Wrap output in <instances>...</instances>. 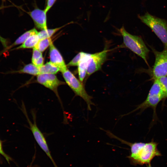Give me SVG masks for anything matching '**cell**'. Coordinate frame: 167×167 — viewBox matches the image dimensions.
Instances as JSON below:
<instances>
[{
    "label": "cell",
    "mask_w": 167,
    "mask_h": 167,
    "mask_svg": "<svg viewBox=\"0 0 167 167\" xmlns=\"http://www.w3.org/2000/svg\"><path fill=\"white\" fill-rule=\"evenodd\" d=\"M117 139L130 146L131 154L129 157L135 164L148 165L154 157L162 155L157 148L158 144L153 141L148 143H131L118 137Z\"/></svg>",
    "instance_id": "1"
},
{
    "label": "cell",
    "mask_w": 167,
    "mask_h": 167,
    "mask_svg": "<svg viewBox=\"0 0 167 167\" xmlns=\"http://www.w3.org/2000/svg\"><path fill=\"white\" fill-rule=\"evenodd\" d=\"M119 30L125 46L141 57L148 64L147 58L149 50L142 38L129 33L123 26Z\"/></svg>",
    "instance_id": "2"
},
{
    "label": "cell",
    "mask_w": 167,
    "mask_h": 167,
    "mask_svg": "<svg viewBox=\"0 0 167 167\" xmlns=\"http://www.w3.org/2000/svg\"><path fill=\"white\" fill-rule=\"evenodd\" d=\"M138 17L143 23L152 30L163 43L164 49H167V21L148 12Z\"/></svg>",
    "instance_id": "3"
},
{
    "label": "cell",
    "mask_w": 167,
    "mask_h": 167,
    "mask_svg": "<svg viewBox=\"0 0 167 167\" xmlns=\"http://www.w3.org/2000/svg\"><path fill=\"white\" fill-rule=\"evenodd\" d=\"M61 72L66 83L76 96H80L85 101L88 109L91 110V105H95L92 101V97L87 93L82 83L68 68Z\"/></svg>",
    "instance_id": "4"
},
{
    "label": "cell",
    "mask_w": 167,
    "mask_h": 167,
    "mask_svg": "<svg viewBox=\"0 0 167 167\" xmlns=\"http://www.w3.org/2000/svg\"><path fill=\"white\" fill-rule=\"evenodd\" d=\"M165 98V93L159 81L157 79H154L153 84L146 99L133 111L129 113L139 109L142 111L148 107H151L155 109L160 102Z\"/></svg>",
    "instance_id": "5"
},
{
    "label": "cell",
    "mask_w": 167,
    "mask_h": 167,
    "mask_svg": "<svg viewBox=\"0 0 167 167\" xmlns=\"http://www.w3.org/2000/svg\"><path fill=\"white\" fill-rule=\"evenodd\" d=\"M24 111L27 122L29 126L30 129L31 131L34 138L39 147L45 153L47 156L50 159L53 164H55L51 155L46 139L43 134L38 127L36 123V114L32 111V114L33 122H32L28 117L25 108Z\"/></svg>",
    "instance_id": "6"
},
{
    "label": "cell",
    "mask_w": 167,
    "mask_h": 167,
    "mask_svg": "<svg viewBox=\"0 0 167 167\" xmlns=\"http://www.w3.org/2000/svg\"><path fill=\"white\" fill-rule=\"evenodd\" d=\"M155 57V63L152 68V75L154 79L167 76V49L161 52L152 49Z\"/></svg>",
    "instance_id": "7"
},
{
    "label": "cell",
    "mask_w": 167,
    "mask_h": 167,
    "mask_svg": "<svg viewBox=\"0 0 167 167\" xmlns=\"http://www.w3.org/2000/svg\"><path fill=\"white\" fill-rule=\"evenodd\" d=\"M36 80L38 83L53 91L61 103L58 89L59 86L65 84V82L59 80L54 74H40L37 76Z\"/></svg>",
    "instance_id": "8"
},
{
    "label": "cell",
    "mask_w": 167,
    "mask_h": 167,
    "mask_svg": "<svg viewBox=\"0 0 167 167\" xmlns=\"http://www.w3.org/2000/svg\"><path fill=\"white\" fill-rule=\"evenodd\" d=\"M108 50L105 48L101 51L91 54L88 64L87 75L88 76L100 70L106 60Z\"/></svg>",
    "instance_id": "9"
},
{
    "label": "cell",
    "mask_w": 167,
    "mask_h": 167,
    "mask_svg": "<svg viewBox=\"0 0 167 167\" xmlns=\"http://www.w3.org/2000/svg\"><path fill=\"white\" fill-rule=\"evenodd\" d=\"M49 56L50 62L58 67L61 72L67 68L64 60L59 51L52 42L49 46Z\"/></svg>",
    "instance_id": "10"
},
{
    "label": "cell",
    "mask_w": 167,
    "mask_h": 167,
    "mask_svg": "<svg viewBox=\"0 0 167 167\" xmlns=\"http://www.w3.org/2000/svg\"><path fill=\"white\" fill-rule=\"evenodd\" d=\"M28 13L32 19L36 28L41 30L48 29L46 13L44 10L36 8L28 12Z\"/></svg>",
    "instance_id": "11"
},
{
    "label": "cell",
    "mask_w": 167,
    "mask_h": 167,
    "mask_svg": "<svg viewBox=\"0 0 167 167\" xmlns=\"http://www.w3.org/2000/svg\"><path fill=\"white\" fill-rule=\"evenodd\" d=\"M91 54L82 52L81 58L78 66L79 80L83 82L86 74Z\"/></svg>",
    "instance_id": "12"
},
{
    "label": "cell",
    "mask_w": 167,
    "mask_h": 167,
    "mask_svg": "<svg viewBox=\"0 0 167 167\" xmlns=\"http://www.w3.org/2000/svg\"><path fill=\"white\" fill-rule=\"evenodd\" d=\"M37 34L29 36L21 45L15 49L33 48L35 47L40 40Z\"/></svg>",
    "instance_id": "13"
},
{
    "label": "cell",
    "mask_w": 167,
    "mask_h": 167,
    "mask_svg": "<svg viewBox=\"0 0 167 167\" xmlns=\"http://www.w3.org/2000/svg\"><path fill=\"white\" fill-rule=\"evenodd\" d=\"M38 32L35 28H33L26 31L19 36L14 42L6 49H8L16 45L23 44L29 36L38 33Z\"/></svg>",
    "instance_id": "14"
},
{
    "label": "cell",
    "mask_w": 167,
    "mask_h": 167,
    "mask_svg": "<svg viewBox=\"0 0 167 167\" xmlns=\"http://www.w3.org/2000/svg\"><path fill=\"white\" fill-rule=\"evenodd\" d=\"M16 72L36 76L40 74L39 68L32 63L25 65L23 68Z\"/></svg>",
    "instance_id": "15"
},
{
    "label": "cell",
    "mask_w": 167,
    "mask_h": 167,
    "mask_svg": "<svg viewBox=\"0 0 167 167\" xmlns=\"http://www.w3.org/2000/svg\"><path fill=\"white\" fill-rule=\"evenodd\" d=\"M40 74H56L59 71V69L54 65L50 62H47L39 68Z\"/></svg>",
    "instance_id": "16"
},
{
    "label": "cell",
    "mask_w": 167,
    "mask_h": 167,
    "mask_svg": "<svg viewBox=\"0 0 167 167\" xmlns=\"http://www.w3.org/2000/svg\"><path fill=\"white\" fill-rule=\"evenodd\" d=\"M69 23L65 24L62 26L53 29H47L41 30L38 32V35L40 40L51 38L57 32L66 26Z\"/></svg>",
    "instance_id": "17"
},
{
    "label": "cell",
    "mask_w": 167,
    "mask_h": 167,
    "mask_svg": "<svg viewBox=\"0 0 167 167\" xmlns=\"http://www.w3.org/2000/svg\"><path fill=\"white\" fill-rule=\"evenodd\" d=\"M52 42L51 38L40 40L35 47L42 53L49 46Z\"/></svg>",
    "instance_id": "18"
},
{
    "label": "cell",
    "mask_w": 167,
    "mask_h": 167,
    "mask_svg": "<svg viewBox=\"0 0 167 167\" xmlns=\"http://www.w3.org/2000/svg\"><path fill=\"white\" fill-rule=\"evenodd\" d=\"M82 55V52H79L66 65L67 66H78Z\"/></svg>",
    "instance_id": "19"
},
{
    "label": "cell",
    "mask_w": 167,
    "mask_h": 167,
    "mask_svg": "<svg viewBox=\"0 0 167 167\" xmlns=\"http://www.w3.org/2000/svg\"><path fill=\"white\" fill-rule=\"evenodd\" d=\"M165 93L166 97H167V76H162L158 79Z\"/></svg>",
    "instance_id": "20"
},
{
    "label": "cell",
    "mask_w": 167,
    "mask_h": 167,
    "mask_svg": "<svg viewBox=\"0 0 167 167\" xmlns=\"http://www.w3.org/2000/svg\"><path fill=\"white\" fill-rule=\"evenodd\" d=\"M42 56L41 52L35 47L33 48L32 58V63L34 64L37 59Z\"/></svg>",
    "instance_id": "21"
},
{
    "label": "cell",
    "mask_w": 167,
    "mask_h": 167,
    "mask_svg": "<svg viewBox=\"0 0 167 167\" xmlns=\"http://www.w3.org/2000/svg\"><path fill=\"white\" fill-rule=\"evenodd\" d=\"M56 1V0H46V6L44 10L46 13L52 7Z\"/></svg>",
    "instance_id": "22"
},
{
    "label": "cell",
    "mask_w": 167,
    "mask_h": 167,
    "mask_svg": "<svg viewBox=\"0 0 167 167\" xmlns=\"http://www.w3.org/2000/svg\"><path fill=\"white\" fill-rule=\"evenodd\" d=\"M0 155H2L4 156L7 161L8 162L10 160H11V158L6 154L4 152L2 146V144L1 141L0 140Z\"/></svg>",
    "instance_id": "23"
},
{
    "label": "cell",
    "mask_w": 167,
    "mask_h": 167,
    "mask_svg": "<svg viewBox=\"0 0 167 167\" xmlns=\"http://www.w3.org/2000/svg\"><path fill=\"white\" fill-rule=\"evenodd\" d=\"M44 62V59L42 56L37 59L33 64L37 67L40 68L43 65Z\"/></svg>",
    "instance_id": "24"
},
{
    "label": "cell",
    "mask_w": 167,
    "mask_h": 167,
    "mask_svg": "<svg viewBox=\"0 0 167 167\" xmlns=\"http://www.w3.org/2000/svg\"><path fill=\"white\" fill-rule=\"evenodd\" d=\"M0 41L3 46L5 48H7L8 42L6 39L3 38L0 36Z\"/></svg>",
    "instance_id": "25"
},
{
    "label": "cell",
    "mask_w": 167,
    "mask_h": 167,
    "mask_svg": "<svg viewBox=\"0 0 167 167\" xmlns=\"http://www.w3.org/2000/svg\"><path fill=\"white\" fill-rule=\"evenodd\" d=\"M147 167H152V166H151V165L150 163L148 164Z\"/></svg>",
    "instance_id": "26"
},
{
    "label": "cell",
    "mask_w": 167,
    "mask_h": 167,
    "mask_svg": "<svg viewBox=\"0 0 167 167\" xmlns=\"http://www.w3.org/2000/svg\"><path fill=\"white\" fill-rule=\"evenodd\" d=\"M4 7H2V6H1V7H0V10H1Z\"/></svg>",
    "instance_id": "27"
},
{
    "label": "cell",
    "mask_w": 167,
    "mask_h": 167,
    "mask_svg": "<svg viewBox=\"0 0 167 167\" xmlns=\"http://www.w3.org/2000/svg\"><path fill=\"white\" fill-rule=\"evenodd\" d=\"M54 165L55 167H58V166H57V165H56V164Z\"/></svg>",
    "instance_id": "28"
},
{
    "label": "cell",
    "mask_w": 167,
    "mask_h": 167,
    "mask_svg": "<svg viewBox=\"0 0 167 167\" xmlns=\"http://www.w3.org/2000/svg\"></svg>",
    "instance_id": "29"
}]
</instances>
